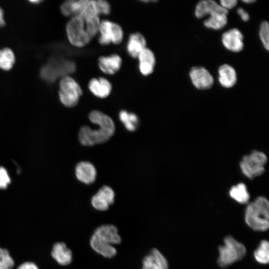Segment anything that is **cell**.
Returning <instances> with one entry per match:
<instances>
[{
  "mask_svg": "<svg viewBox=\"0 0 269 269\" xmlns=\"http://www.w3.org/2000/svg\"><path fill=\"white\" fill-rule=\"evenodd\" d=\"M51 256L59 264L62 266L70 264L72 260L71 251L63 242H58L53 245Z\"/></svg>",
  "mask_w": 269,
  "mask_h": 269,
  "instance_id": "20",
  "label": "cell"
},
{
  "mask_svg": "<svg viewBox=\"0 0 269 269\" xmlns=\"http://www.w3.org/2000/svg\"><path fill=\"white\" fill-rule=\"evenodd\" d=\"M259 36L265 48L269 51V25L267 21H264L261 23L259 30Z\"/></svg>",
  "mask_w": 269,
  "mask_h": 269,
  "instance_id": "29",
  "label": "cell"
},
{
  "mask_svg": "<svg viewBox=\"0 0 269 269\" xmlns=\"http://www.w3.org/2000/svg\"><path fill=\"white\" fill-rule=\"evenodd\" d=\"M96 7L98 14H103L105 15L109 14L111 12L110 4L105 0H95Z\"/></svg>",
  "mask_w": 269,
  "mask_h": 269,
  "instance_id": "31",
  "label": "cell"
},
{
  "mask_svg": "<svg viewBox=\"0 0 269 269\" xmlns=\"http://www.w3.org/2000/svg\"><path fill=\"white\" fill-rule=\"evenodd\" d=\"M225 9L214 0H204L197 3L194 14L197 18L200 19L213 12Z\"/></svg>",
  "mask_w": 269,
  "mask_h": 269,
  "instance_id": "21",
  "label": "cell"
},
{
  "mask_svg": "<svg viewBox=\"0 0 269 269\" xmlns=\"http://www.w3.org/2000/svg\"><path fill=\"white\" fill-rule=\"evenodd\" d=\"M121 238L116 227L113 225H103L98 227L90 239L92 249L105 258H111L117 254L114 245L119 244Z\"/></svg>",
  "mask_w": 269,
  "mask_h": 269,
  "instance_id": "1",
  "label": "cell"
},
{
  "mask_svg": "<svg viewBox=\"0 0 269 269\" xmlns=\"http://www.w3.org/2000/svg\"><path fill=\"white\" fill-rule=\"evenodd\" d=\"M122 59L117 54H112L109 56H101L98 60V65L100 69L104 73L113 75L118 72L121 68Z\"/></svg>",
  "mask_w": 269,
  "mask_h": 269,
  "instance_id": "14",
  "label": "cell"
},
{
  "mask_svg": "<svg viewBox=\"0 0 269 269\" xmlns=\"http://www.w3.org/2000/svg\"><path fill=\"white\" fill-rule=\"evenodd\" d=\"M99 129L93 130L87 126L82 127L79 132V139L85 146H92L103 143L113 135L115 129L101 125Z\"/></svg>",
  "mask_w": 269,
  "mask_h": 269,
  "instance_id": "7",
  "label": "cell"
},
{
  "mask_svg": "<svg viewBox=\"0 0 269 269\" xmlns=\"http://www.w3.org/2000/svg\"><path fill=\"white\" fill-rule=\"evenodd\" d=\"M5 22L3 18V11L1 7H0V27L5 25Z\"/></svg>",
  "mask_w": 269,
  "mask_h": 269,
  "instance_id": "35",
  "label": "cell"
},
{
  "mask_svg": "<svg viewBox=\"0 0 269 269\" xmlns=\"http://www.w3.org/2000/svg\"><path fill=\"white\" fill-rule=\"evenodd\" d=\"M228 10L225 9L211 13L207 19L203 22L204 25L207 28L220 30L227 24Z\"/></svg>",
  "mask_w": 269,
  "mask_h": 269,
  "instance_id": "22",
  "label": "cell"
},
{
  "mask_svg": "<svg viewBox=\"0 0 269 269\" xmlns=\"http://www.w3.org/2000/svg\"><path fill=\"white\" fill-rule=\"evenodd\" d=\"M254 257L259 263L267 264L269 261V244L266 240H262L254 251Z\"/></svg>",
  "mask_w": 269,
  "mask_h": 269,
  "instance_id": "27",
  "label": "cell"
},
{
  "mask_svg": "<svg viewBox=\"0 0 269 269\" xmlns=\"http://www.w3.org/2000/svg\"><path fill=\"white\" fill-rule=\"evenodd\" d=\"M75 68V65L72 61L54 59L42 67L40 76L48 82H53L59 77L68 76V74L74 72Z\"/></svg>",
  "mask_w": 269,
  "mask_h": 269,
  "instance_id": "8",
  "label": "cell"
},
{
  "mask_svg": "<svg viewBox=\"0 0 269 269\" xmlns=\"http://www.w3.org/2000/svg\"><path fill=\"white\" fill-rule=\"evenodd\" d=\"M189 77L194 86L198 90L211 88L214 80L211 73L204 67L194 66L189 71Z\"/></svg>",
  "mask_w": 269,
  "mask_h": 269,
  "instance_id": "10",
  "label": "cell"
},
{
  "mask_svg": "<svg viewBox=\"0 0 269 269\" xmlns=\"http://www.w3.org/2000/svg\"><path fill=\"white\" fill-rule=\"evenodd\" d=\"M88 0H70L63 2L60 6L62 14L65 16H74L80 13Z\"/></svg>",
  "mask_w": 269,
  "mask_h": 269,
  "instance_id": "23",
  "label": "cell"
},
{
  "mask_svg": "<svg viewBox=\"0 0 269 269\" xmlns=\"http://www.w3.org/2000/svg\"><path fill=\"white\" fill-rule=\"evenodd\" d=\"M115 200L114 190L109 186H104L93 196L91 204L97 210L104 211L107 210Z\"/></svg>",
  "mask_w": 269,
  "mask_h": 269,
  "instance_id": "11",
  "label": "cell"
},
{
  "mask_svg": "<svg viewBox=\"0 0 269 269\" xmlns=\"http://www.w3.org/2000/svg\"><path fill=\"white\" fill-rule=\"evenodd\" d=\"M243 35L237 28H232L222 35V42L228 50L233 52H240L244 48Z\"/></svg>",
  "mask_w": 269,
  "mask_h": 269,
  "instance_id": "12",
  "label": "cell"
},
{
  "mask_svg": "<svg viewBox=\"0 0 269 269\" xmlns=\"http://www.w3.org/2000/svg\"><path fill=\"white\" fill-rule=\"evenodd\" d=\"M88 87L93 95L101 99L108 97L112 90V85L110 81L103 77L90 79Z\"/></svg>",
  "mask_w": 269,
  "mask_h": 269,
  "instance_id": "13",
  "label": "cell"
},
{
  "mask_svg": "<svg viewBox=\"0 0 269 269\" xmlns=\"http://www.w3.org/2000/svg\"><path fill=\"white\" fill-rule=\"evenodd\" d=\"M217 263L221 268H225L242 260L246 256L245 246L230 235L224 239V245L218 248Z\"/></svg>",
  "mask_w": 269,
  "mask_h": 269,
  "instance_id": "3",
  "label": "cell"
},
{
  "mask_svg": "<svg viewBox=\"0 0 269 269\" xmlns=\"http://www.w3.org/2000/svg\"><path fill=\"white\" fill-rule=\"evenodd\" d=\"M237 13L240 16L243 21L246 22L250 19V16L248 13L242 7H239L238 8Z\"/></svg>",
  "mask_w": 269,
  "mask_h": 269,
  "instance_id": "33",
  "label": "cell"
},
{
  "mask_svg": "<svg viewBox=\"0 0 269 269\" xmlns=\"http://www.w3.org/2000/svg\"><path fill=\"white\" fill-rule=\"evenodd\" d=\"M146 41L144 36L140 32L131 33L128 38L126 50L132 58H137L140 52L146 47Z\"/></svg>",
  "mask_w": 269,
  "mask_h": 269,
  "instance_id": "18",
  "label": "cell"
},
{
  "mask_svg": "<svg viewBox=\"0 0 269 269\" xmlns=\"http://www.w3.org/2000/svg\"><path fill=\"white\" fill-rule=\"evenodd\" d=\"M242 1L246 3H252L256 1V0H243Z\"/></svg>",
  "mask_w": 269,
  "mask_h": 269,
  "instance_id": "36",
  "label": "cell"
},
{
  "mask_svg": "<svg viewBox=\"0 0 269 269\" xmlns=\"http://www.w3.org/2000/svg\"><path fill=\"white\" fill-rule=\"evenodd\" d=\"M267 160V157L264 152L253 150L243 157L240 162V167L245 176L253 179L264 173Z\"/></svg>",
  "mask_w": 269,
  "mask_h": 269,
  "instance_id": "5",
  "label": "cell"
},
{
  "mask_svg": "<svg viewBox=\"0 0 269 269\" xmlns=\"http://www.w3.org/2000/svg\"><path fill=\"white\" fill-rule=\"evenodd\" d=\"M14 261L8 251L0 248V269H11Z\"/></svg>",
  "mask_w": 269,
  "mask_h": 269,
  "instance_id": "28",
  "label": "cell"
},
{
  "mask_svg": "<svg viewBox=\"0 0 269 269\" xmlns=\"http://www.w3.org/2000/svg\"><path fill=\"white\" fill-rule=\"evenodd\" d=\"M66 31L69 41L75 47H83L92 40L87 31L85 19L80 15L71 17L66 24Z\"/></svg>",
  "mask_w": 269,
  "mask_h": 269,
  "instance_id": "4",
  "label": "cell"
},
{
  "mask_svg": "<svg viewBox=\"0 0 269 269\" xmlns=\"http://www.w3.org/2000/svg\"><path fill=\"white\" fill-rule=\"evenodd\" d=\"M30 2L32 3H39V2H40L41 1L40 0H33V1H30Z\"/></svg>",
  "mask_w": 269,
  "mask_h": 269,
  "instance_id": "37",
  "label": "cell"
},
{
  "mask_svg": "<svg viewBox=\"0 0 269 269\" xmlns=\"http://www.w3.org/2000/svg\"><path fill=\"white\" fill-rule=\"evenodd\" d=\"M75 175L80 182L86 184H91L96 180L97 171L91 163L81 161L76 166Z\"/></svg>",
  "mask_w": 269,
  "mask_h": 269,
  "instance_id": "16",
  "label": "cell"
},
{
  "mask_svg": "<svg viewBox=\"0 0 269 269\" xmlns=\"http://www.w3.org/2000/svg\"><path fill=\"white\" fill-rule=\"evenodd\" d=\"M218 81L220 85L226 88L233 87L237 81L235 69L228 64L221 65L218 70Z\"/></svg>",
  "mask_w": 269,
  "mask_h": 269,
  "instance_id": "19",
  "label": "cell"
},
{
  "mask_svg": "<svg viewBox=\"0 0 269 269\" xmlns=\"http://www.w3.org/2000/svg\"><path fill=\"white\" fill-rule=\"evenodd\" d=\"M164 256L156 249H152L142 260V269H168Z\"/></svg>",
  "mask_w": 269,
  "mask_h": 269,
  "instance_id": "15",
  "label": "cell"
},
{
  "mask_svg": "<svg viewBox=\"0 0 269 269\" xmlns=\"http://www.w3.org/2000/svg\"><path fill=\"white\" fill-rule=\"evenodd\" d=\"M238 3L236 0H220V5L228 10L234 7Z\"/></svg>",
  "mask_w": 269,
  "mask_h": 269,
  "instance_id": "32",
  "label": "cell"
},
{
  "mask_svg": "<svg viewBox=\"0 0 269 269\" xmlns=\"http://www.w3.org/2000/svg\"><path fill=\"white\" fill-rule=\"evenodd\" d=\"M119 117L120 120L128 131L134 132L137 129L138 124V118L135 114L123 110L119 112Z\"/></svg>",
  "mask_w": 269,
  "mask_h": 269,
  "instance_id": "25",
  "label": "cell"
},
{
  "mask_svg": "<svg viewBox=\"0 0 269 269\" xmlns=\"http://www.w3.org/2000/svg\"><path fill=\"white\" fill-rule=\"evenodd\" d=\"M10 182V178L7 170L4 167L0 166V189H6Z\"/></svg>",
  "mask_w": 269,
  "mask_h": 269,
  "instance_id": "30",
  "label": "cell"
},
{
  "mask_svg": "<svg viewBox=\"0 0 269 269\" xmlns=\"http://www.w3.org/2000/svg\"><path fill=\"white\" fill-rule=\"evenodd\" d=\"M230 197L240 204H246L250 199V194L246 185L240 183L232 186L229 191Z\"/></svg>",
  "mask_w": 269,
  "mask_h": 269,
  "instance_id": "24",
  "label": "cell"
},
{
  "mask_svg": "<svg viewBox=\"0 0 269 269\" xmlns=\"http://www.w3.org/2000/svg\"><path fill=\"white\" fill-rule=\"evenodd\" d=\"M99 32L98 42L103 46L111 43L120 44L124 38V31L122 27L117 23L105 19L101 21Z\"/></svg>",
  "mask_w": 269,
  "mask_h": 269,
  "instance_id": "9",
  "label": "cell"
},
{
  "mask_svg": "<svg viewBox=\"0 0 269 269\" xmlns=\"http://www.w3.org/2000/svg\"><path fill=\"white\" fill-rule=\"evenodd\" d=\"M17 269H39L37 266L32 262H25L20 265Z\"/></svg>",
  "mask_w": 269,
  "mask_h": 269,
  "instance_id": "34",
  "label": "cell"
},
{
  "mask_svg": "<svg viewBox=\"0 0 269 269\" xmlns=\"http://www.w3.org/2000/svg\"><path fill=\"white\" fill-rule=\"evenodd\" d=\"M83 91L79 84L72 77L66 76L59 82V98L65 107L71 108L78 103Z\"/></svg>",
  "mask_w": 269,
  "mask_h": 269,
  "instance_id": "6",
  "label": "cell"
},
{
  "mask_svg": "<svg viewBox=\"0 0 269 269\" xmlns=\"http://www.w3.org/2000/svg\"><path fill=\"white\" fill-rule=\"evenodd\" d=\"M248 226L257 231H265L269 226V203L264 196L258 197L248 204L245 214Z\"/></svg>",
  "mask_w": 269,
  "mask_h": 269,
  "instance_id": "2",
  "label": "cell"
},
{
  "mask_svg": "<svg viewBox=\"0 0 269 269\" xmlns=\"http://www.w3.org/2000/svg\"><path fill=\"white\" fill-rule=\"evenodd\" d=\"M138 69L143 76L150 75L154 70L155 65V57L153 52L145 47L138 54Z\"/></svg>",
  "mask_w": 269,
  "mask_h": 269,
  "instance_id": "17",
  "label": "cell"
},
{
  "mask_svg": "<svg viewBox=\"0 0 269 269\" xmlns=\"http://www.w3.org/2000/svg\"><path fill=\"white\" fill-rule=\"evenodd\" d=\"M15 61L14 54L12 50L5 47L0 49V68L8 71L10 70Z\"/></svg>",
  "mask_w": 269,
  "mask_h": 269,
  "instance_id": "26",
  "label": "cell"
}]
</instances>
